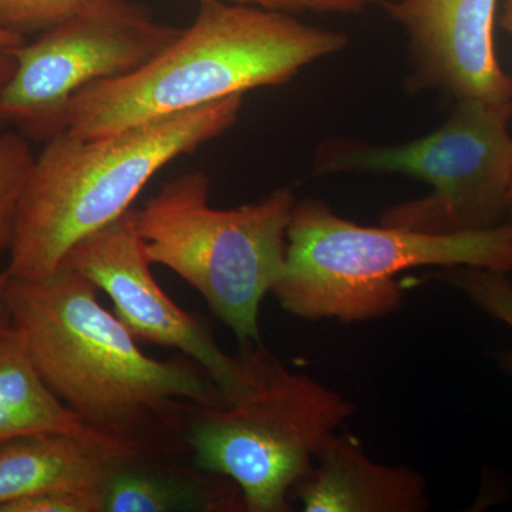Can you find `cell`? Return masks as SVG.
Instances as JSON below:
<instances>
[{"label": "cell", "mask_w": 512, "mask_h": 512, "mask_svg": "<svg viewBox=\"0 0 512 512\" xmlns=\"http://www.w3.org/2000/svg\"><path fill=\"white\" fill-rule=\"evenodd\" d=\"M97 291L70 269L36 281L9 276L10 326L50 389L86 423L143 450L181 456L188 404L222 406L221 390L187 356H147Z\"/></svg>", "instance_id": "1"}, {"label": "cell", "mask_w": 512, "mask_h": 512, "mask_svg": "<svg viewBox=\"0 0 512 512\" xmlns=\"http://www.w3.org/2000/svg\"><path fill=\"white\" fill-rule=\"evenodd\" d=\"M346 33L306 25L289 13L201 0L194 23L140 69L80 90L67 133L111 136L205 104L282 86L309 64L342 52Z\"/></svg>", "instance_id": "2"}, {"label": "cell", "mask_w": 512, "mask_h": 512, "mask_svg": "<svg viewBox=\"0 0 512 512\" xmlns=\"http://www.w3.org/2000/svg\"><path fill=\"white\" fill-rule=\"evenodd\" d=\"M244 96L83 140L67 131L45 141L23 190L9 248L10 278L59 271L74 244L133 208L151 178L238 121Z\"/></svg>", "instance_id": "3"}, {"label": "cell", "mask_w": 512, "mask_h": 512, "mask_svg": "<svg viewBox=\"0 0 512 512\" xmlns=\"http://www.w3.org/2000/svg\"><path fill=\"white\" fill-rule=\"evenodd\" d=\"M426 266L512 271L511 222L463 234H420L363 227L308 198L293 208L284 271L271 293L299 319L370 322L402 306L397 276Z\"/></svg>", "instance_id": "4"}, {"label": "cell", "mask_w": 512, "mask_h": 512, "mask_svg": "<svg viewBox=\"0 0 512 512\" xmlns=\"http://www.w3.org/2000/svg\"><path fill=\"white\" fill-rule=\"evenodd\" d=\"M210 178L191 171L174 178L136 210L151 265L171 269L192 286L237 336L262 343V301L282 275L286 232L296 198L279 188L232 210L210 205Z\"/></svg>", "instance_id": "5"}, {"label": "cell", "mask_w": 512, "mask_h": 512, "mask_svg": "<svg viewBox=\"0 0 512 512\" xmlns=\"http://www.w3.org/2000/svg\"><path fill=\"white\" fill-rule=\"evenodd\" d=\"M353 414L342 393L289 372L261 345L254 380L238 399L188 404L181 443L192 466L237 485L245 511L288 512L320 444Z\"/></svg>", "instance_id": "6"}, {"label": "cell", "mask_w": 512, "mask_h": 512, "mask_svg": "<svg viewBox=\"0 0 512 512\" xmlns=\"http://www.w3.org/2000/svg\"><path fill=\"white\" fill-rule=\"evenodd\" d=\"M511 103L456 100L437 130L399 146L332 140L316 151V175L402 174L430 194L384 211L380 225L429 235L483 231L504 224L512 187Z\"/></svg>", "instance_id": "7"}, {"label": "cell", "mask_w": 512, "mask_h": 512, "mask_svg": "<svg viewBox=\"0 0 512 512\" xmlns=\"http://www.w3.org/2000/svg\"><path fill=\"white\" fill-rule=\"evenodd\" d=\"M180 30L131 0H89L73 18L12 50L16 67L0 90V121L29 140H49L66 130L80 90L140 69Z\"/></svg>", "instance_id": "8"}, {"label": "cell", "mask_w": 512, "mask_h": 512, "mask_svg": "<svg viewBox=\"0 0 512 512\" xmlns=\"http://www.w3.org/2000/svg\"><path fill=\"white\" fill-rule=\"evenodd\" d=\"M60 268L77 272L106 293L117 318L138 342L175 349L194 360L217 384L225 403L251 386L261 343L242 346L237 356L228 355L202 319L165 295L138 234L136 208L80 239Z\"/></svg>", "instance_id": "9"}, {"label": "cell", "mask_w": 512, "mask_h": 512, "mask_svg": "<svg viewBox=\"0 0 512 512\" xmlns=\"http://www.w3.org/2000/svg\"><path fill=\"white\" fill-rule=\"evenodd\" d=\"M498 0H389L387 15L409 39V92L440 90L456 100L511 103L512 77L494 46Z\"/></svg>", "instance_id": "10"}, {"label": "cell", "mask_w": 512, "mask_h": 512, "mask_svg": "<svg viewBox=\"0 0 512 512\" xmlns=\"http://www.w3.org/2000/svg\"><path fill=\"white\" fill-rule=\"evenodd\" d=\"M292 498L305 512H423L431 505L419 471L377 463L357 437L339 431L320 444Z\"/></svg>", "instance_id": "11"}, {"label": "cell", "mask_w": 512, "mask_h": 512, "mask_svg": "<svg viewBox=\"0 0 512 512\" xmlns=\"http://www.w3.org/2000/svg\"><path fill=\"white\" fill-rule=\"evenodd\" d=\"M173 457L141 451L114 458L99 488L101 512L245 511L232 481L178 466Z\"/></svg>", "instance_id": "12"}, {"label": "cell", "mask_w": 512, "mask_h": 512, "mask_svg": "<svg viewBox=\"0 0 512 512\" xmlns=\"http://www.w3.org/2000/svg\"><path fill=\"white\" fill-rule=\"evenodd\" d=\"M45 433L69 434L117 456L147 451L94 429L74 413L50 389L23 340L8 326L0 330V444Z\"/></svg>", "instance_id": "13"}, {"label": "cell", "mask_w": 512, "mask_h": 512, "mask_svg": "<svg viewBox=\"0 0 512 512\" xmlns=\"http://www.w3.org/2000/svg\"><path fill=\"white\" fill-rule=\"evenodd\" d=\"M116 457L69 434H33L0 444V507L46 491H99Z\"/></svg>", "instance_id": "14"}, {"label": "cell", "mask_w": 512, "mask_h": 512, "mask_svg": "<svg viewBox=\"0 0 512 512\" xmlns=\"http://www.w3.org/2000/svg\"><path fill=\"white\" fill-rule=\"evenodd\" d=\"M508 272L477 266L441 268L436 278L463 293L477 308L512 330V281ZM501 367L512 379V349L500 353Z\"/></svg>", "instance_id": "15"}, {"label": "cell", "mask_w": 512, "mask_h": 512, "mask_svg": "<svg viewBox=\"0 0 512 512\" xmlns=\"http://www.w3.org/2000/svg\"><path fill=\"white\" fill-rule=\"evenodd\" d=\"M35 157L28 137L19 131L0 133V255L12 245L20 198Z\"/></svg>", "instance_id": "16"}, {"label": "cell", "mask_w": 512, "mask_h": 512, "mask_svg": "<svg viewBox=\"0 0 512 512\" xmlns=\"http://www.w3.org/2000/svg\"><path fill=\"white\" fill-rule=\"evenodd\" d=\"M89 0H0V26L25 37L73 18Z\"/></svg>", "instance_id": "17"}, {"label": "cell", "mask_w": 512, "mask_h": 512, "mask_svg": "<svg viewBox=\"0 0 512 512\" xmlns=\"http://www.w3.org/2000/svg\"><path fill=\"white\" fill-rule=\"evenodd\" d=\"M0 512H101L99 491L53 490L0 507Z\"/></svg>", "instance_id": "18"}, {"label": "cell", "mask_w": 512, "mask_h": 512, "mask_svg": "<svg viewBox=\"0 0 512 512\" xmlns=\"http://www.w3.org/2000/svg\"><path fill=\"white\" fill-rule=\"evenodd\" d=\"M201 2V0H200ZM239 5L256 6V8L276 10L289 13H359L370 6L384 5L389 0H224Z\"/></svg>", "instance_id": "19"}, {"label": "cell", "mask_w": 512, "mask_h": 512, "mask_svg": "<svg viewBox=\"0 0 512 512\" xmlns=\"http://www.w3.org/2000/svg\"><path fill=\"white\" fill-rule=\"evenodd\" d=\"M16 60L15 56L9 50H0V90L5 87L9 82L13 72H15ZM5 127V124L0 121V130Z\"/></svg>", "instance_id": "20"}, {"label": "cell", "mask_w": 512, "mask_h": 512, "mask_svg": "<svg viewBox=\"0 0 512 512\" xmlns=\"http://www.w3.org/2000/svg\"><path fill=\"white\" fill-rule=\"evenodd\" d=\"M9 276L6 269H0V330L10 326L8 305H6V286Z\"/></svg>", "instance_id": "21"}, {"label": "cell", "mask_w": 512, "mask_h": 512, "mask_svg": "<svg viewBox=\"0 0 512 512\" xmlns=\"http://www.w3.org/2000/svg\"><path fill=\"white\" fill-rule=\"evenodd\" d=\"M25 37L16 35V33L9 32L8 29L0 26V50H12L18 49V47L25 45Z\"/></svg>", "instance_id": "22"}, {"label": "cell", "mask_w": 512, "mask_h": 512, "mask_svg": "<svg viewBox=\"0 0 512 512\" xmlns=\"http://www.w3.org/2000/svg\"><path fill=\"white\" fill-rule=\"evenodd\" d=\"M500 25L505 32L512 36V0H504L503 12L500 16Z\"/></svg>", "instance_id": "23"}, {"label": "cell", "mask_w": 512, "mask_h": 512, "mask_svg": "<svg viewBox=\"0 0 512 512\" xmlns=\"http://www.w3.org/2000/svg\"><path fill=\"white\" fill-rule=\"evenodd\" d=\"M508 215L512 218V187L510 191V197H508Z\"/></svg>", "instance_id": "24"}, {"label": "cell", "mask_w": 512, "mask_h": 512, "mask_svg": "<svg viewBox=\"0 0 512 512\" xmlns=\"http://www.w3.org/2000/svg\"><path fill=\"white\" fill-rule=\"evenodd\" d=\"M511 227H512V221H511Z\"/></svg>", "instance_id": "25"}]
</instances>
